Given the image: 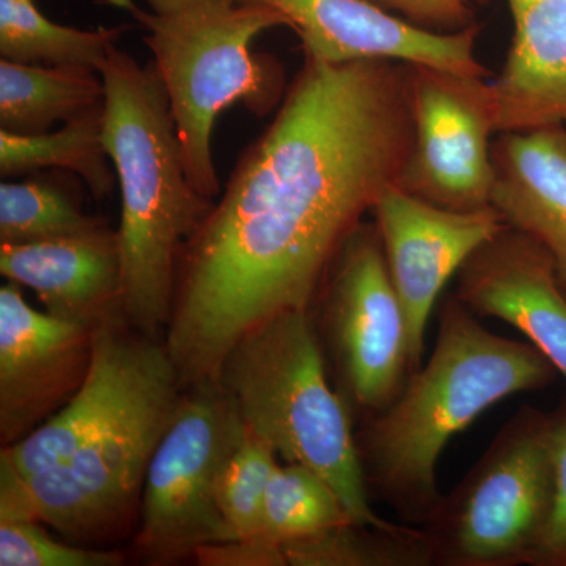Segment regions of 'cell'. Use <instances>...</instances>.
<instances>
[{"label": "cell", "mask_w": 566, "mask_h": 566, "mask_svg": "<svg viewBox=\"0 0 566 566\" xmlns=\"http://www.w3.org/2000/svg\"><path fill=\"white\" fill-rule=\"evenodd\" d=\"M412 140L409 63L305 57L182 251L164 345L185 389L218 378L253 327L311 311L342 245L400 181Z\"/></svg>", "instance_id": "cell-1"}, {"label": "cell", "mask_w": 566, "mask_h": 566, "mask_svg": "<svg viewBox=\"0 0 566 566\" xmlns=\"http://www.w3.org/2000/svg\"><path fill=\"white\" fill-rule=\"evenodd\" d=\"M554 375L534 345L491 333L455 294L447 297L431 356L356 433L368 493L405 523L423 526L442 499L438 464L453 436L499 401L546 387Z\"/></svg>", "instance_id": "cell-2"}, {"label": "cell", "mask_w": 566, "mask_h": 566, "mask_svg": "<svg viewBox=\"0 0 566 566\" xmlns=\"http://www.w3.org/2000/svg\"><path fill=\"white\" fill-rule=\"evenodd\" d=\"M104 144L120 186L122 314L158 337L172 314L186 244L210 214L186 172L169 98L153 63L114 46L102 69Z\"/></svg>", "instance_id": "cell-3"}, {"label": "cell", "mask_w": 566, "mask_h": 566, "mask_svg": "<svg viewBox=\"0 0 566 566\" xmlns=\"http://www.w3.org/2000/svg\"><path fill=\"white\" fill-rule=\"evenodd\" d=\"M102 0L147 31L144 43L166 88L186 172L208 199L221 193L212 132L223 111L243 104L256 117L285 98V71L273 55L256 54L253 40L289 28L283 14L234 0Z\"/></svg>", "instance_id": "cell-4"}, {"label": "cell", "mask_w": 566, "mask_h": 566, "mask_svg": "<svg viewBox=\"0 0 566 566\" xmlns=\"http://www.w3.org/2000/svg\"><path fill=\"white\" fill-rule=\"evenodd\" d=\"M245 427L286 463L318 472L337 491L354 523L389 526L370 504L354 416L331 386L311 311L283 312L253 327L218 375Z\"/></svg>", "instance_id": "cell-5"}, {"label": "cell", "mask_w": 566, "mask_h": 566, "mask_svg": "<svg viewBox=\"0 0 566 566\" xmlns=\"http://www.w3.org/2000/svg\"><path fill=\"white\" fill-rule=\"evenodd\" d=\"M182 394L170 365L61 464L28 476L0 472V520L35 521L76 543L125 535L139 515L148 464Z\"/></svg>", "instance_id": "cell-6"}, {"label": "cell", "mask_w": 566, "mask_h": 566, "mask_svg": "<svg viewBox=\"0 0 566 566\" xmlns=\"http://www.w3.org/2000/svg\"><path fill=\"white\" fill-rule=\"evenodd\" d=\"M549 416L521 406L449 495L427 534L438 566L531 565L553 499Z\"/></svg>", "instance_id": "cell-7"}, {"label": "cell", "mask_w": 566, "mask_h": 566, "mask_svg": "<svg viewBox=\"0 0 566 566\" xmlns=\"http://www.w3.org/2000/svg\"><path fill=\"white\" fill-rule=\"evenodd\" d=\"M244 430L218 379L186 387L145 475L134 539L142 558L175 564L197 547L237 538L219 509L218 485Z\"/></svg>", "instance_id": "cell-8"}, {"label": "cell", "mask_w": 566, "mask_h": 566, "mask_svg": "<svg viewBox=\"0 0 566 566\" xmlns=\"http://www.w3.org/2000/svg\"><path fill=\"white\" fill-rule=\"evenodd\" d=\"M311 308L338 394L363 420L385 411L411 375L408 326L376 223L342 245Z\"/></svg>", "instance_id": "cell-9"}, {"label": "cell", "mask_w": 566, "mask_h": 566, "mask_svg": "<svg viewBox=\"0 0 566 566\" xmlns=\"http://www.w3.org/2000/svg\"><path fill=\"white\" fill-rule=\"evenodd\" d=\"M415 140L398 188L453 211L491 207V136L497 134L491 82L412 65Z\"/></svg>", "instance_id": "cell-10"}, {"label": "cell", "mask_w": 566, "mask_h": 566, "mask_svg": "<svg viewBox=\"0 0 566 566\" xmlns=\"http://www.w3.org/2000/svg\"><path fill=\"white\" fill-rule=\"evenodd\" d=\"M95 327L36 311L21 285H2L0 446L28 438L80 390L91 370Z\"/></svg>", "instance_id": "cell-11"}, {"label": "cell", "mask_w": 566, "mask_h": 566, "mask_svg": "<svg viewBox=\"0 0 566 566\" xmlns=\"http://www.w3.org/2000/svg\"><path fill=\"white\" fill-rule=\"evenodd\" d=\"M390 281L406 316L411 374L423 364L428 323L442 290L505 222L493 207L453 211L387 189L375 205Z\"/></svg>", "instance_id": "cell-12"}, {"label": "cell", "mask_w": 566, "mask_h": 566, "mask_svg": "<svg viewBox=\"0 0 566 566\" xmlns=\"http://www.w3.org/2000/svg\"><path fill=\"white\" fill-rule=\"evenodd\" d=\"M170 365L164 342L134 329L122 314L102 319L84 385L28 438L0 449V472L28 476L61 464L102 433Z\"/></svg>", "instance_id": "cell-13"}, {"label": "cell", "mask_w": 566, "mask_h": 566, "mask_svg": "<svg viewBox=\"0 0 566 566\" xmlns=\"http://www.w3.org/2000/svg\"><path fill=\"white\" fill-rule=\"evenodd\" d=\"M270 7L300 36L305 57L327 63L398 61L486 77L476 59L480 25L458 32L417 28L370 0H234Z\"/></svg>", "instance_id": "cell-14"}, {"label": "cell", "mask_w": 566, "mask_h": 566, "mask_svg": "<svg viewBox=\"0 0 566 566\" xmlns=\"http://www.w3.org/2000/svg\"><path fill=\"white\" fill-rule=\"evenodd\" d=\"M455 296L472 314L526 335L566 379V290L553 256L531 237L505 223L458 271Z\"/></svg>", "instance_id": "cell-15"}, {"label": "cell", "mask_w": 566, "mask_h": 566, "mask_svg": "<svg viewBox=\"0 0 566 566\" xmlns=\"http://www.w3.org/2000/svg\"><path fill=\"white\" fill-rule=\"evenodd\" d=\"M0 273L33 290L48 314L91 324L122 314L120 245L107 223L73 237L0 244Z\"/></svg>", "instance_id": "cell-16"}, {"label": "cell", "mask_w": 566, "mask_h": 566, "mask_svg": "<svg viewBox=\"0 0 566 566\" xmlns=\"http://www.w3.org/2000/svg\"><path fill=\"white\" fill-rule=\"evenodd\" d=\"M491 207L551 256L566 285V129L564 123L499 133L491 144Z\"/></svg>", "instance_id": "cell-17"}, {"label": "cell", "mask_w": 566, "mask_h": 566, "mask_svg": "<svg viewBox=\"0 0 566 566\" xmlns=\"http://www.w3.org/2000/svg\"><path fill=\"white\" fill-rule=\"evenodd\" d=\"M512 46L491 82L499 133L566 122V0H506Z\"/></svg>", "instance_id": "cell-18"}, {"label": "cell", "mask_w": 566, "mask_h": 566, "mask_svg": "<svg viewBox=\"0 0 566 566\" xmlns=\"http://www.w3.org/2000/svg\"><path fill=\"white\" fill-rule=\"evenodd\" d=\"M104 104L98 71L0 61V129L41 134Z\"/></svg>", "instance_id": "cell-19"}, {"label": "cell", "mask_w": 566, "mask_h": 566, "mask_svg": "<svg viewBox=\"0 0 566 566\" xmlns=\"http://www.w3.org/2000/svg\"><path fill=\"white\" fill-rule=\"evenodd\" d=\"M63 169L80 177L96 200L114 192V166L104 144V104L63 123L55 132L14 134L0 129L2 178Z\"/></svg>", "instance_id": "cell-20"}, {"label": "cell", "mask_w": 566, "mask_h": 566, "mask_svg": "<svg viewBox=\"0 0 566 566\" xmlns=\"http://www.w3.org/2000/svg\"><path fill=\"white\" fill-rule=\"evenodd\" d=\"M128 24L84 29L59 24L35 0H0V57L28 65L81 66L98 71Z\"/></svg>", "instance_id": "cell-21"}, {"label": "cell", "mask_w": 566, "mask_h": 566, "mask_svg": "<svg viewBox=\"0 0 566 566\" xmlns=\"http://www.w3.org/2000/svg\"><path fill=\"white\" fill-rule=\"evenodd\" d=\"M290 566H434L420 526L345 523L283 543Z\"/></svg>", "instance_id": "cell-22"}, {"label": "cell", "mask_w": 566, "mask_h": 566, "mask_svg": "<svg viewBox=\"0 0 566 566\" xmlns=\"http://www.w3.org/2000/svg\"><path fill=\"white\" fill-rule=\"evenodd\" d=\"M352 521L340 495L318 472L300 463L277 464L264 499L263 534L283 545Z\"/></svg>", "instance_id": "cell-23"}, {"label": "cell", "mask_w": 566, "mask_h": 566, "mask_svg": "<svg viewBox=\"0 0 566 566\" xmlns=\"http://www.w3.org/2000/svg\"><path fill=\"white\" fill-rule=\"evenodd\" d=\"M106 226L82 210L61 186L51 181H2L0 244H25L88 233Z\"/></svg>", "instance_id": "cell-24"}, {"label": "cell", "mask_w": 566, "mask_h": 566, "mask_svg": "<svg viewBox=\"0 0 566 566\" xmlns=\"http://www.w3.org/2000/svg\"><path fill=\"white\" fill-rule=\"evenodd\" d=\"M277 453L245 427L221 472L218 504L237 538L263 534L264 499Z\"/></svg>", "instance_id": "cell-25"}, {"label": "cell", "mask_w": 566, "mask_h": 566, "mask_svg": "<svg viewBox=\"0 0 566 566\" xmlns=\"http://www.w3.org/2000/svg\"><path fill=\"white\" fill-rule=\"evenodd\" d=\"M125 556L52 538L43 524L0 520V566H118Z\"/></svg>", "instance_id": "cell-26"}, {"label": "cell", "mask_w": 566, "mask_h": 566, "mask_svg": "<svg viewBox=\"0 0 566 566\" xmlns=\"http://www.w3.org/2000/svg\"><path fill=\"white\" fill-rule=\"evenodd\" d=\"M553 499L545 532L531 565H566V406L549 416Z\"/></svg>", "instance_id": "cell-27"}, {"label": "cell", "mask_w": 566, "mask_h": 566, "mask_svg": "<svg viewBox=\"0 0 566 566\" xmlns=\"http://www.w3.org/2000/svg\"><path fill=\"white\" fill-rule=\"evenodd\" d=\"M401 20L431 32H458L475 24L474 3L483 0H370Z\"/></svg>", "instance_id": "cell-28"}, {"label": "cell", "mask_w": 566, "mask_h": 566, "mask_svg": "<svg viewBox=\"0 0 566 566\" xmlns=\"http://www.w3.org/2000/svg\"><path fill=\"white\" fill-rule=\"evenodd\" d=\"M193 560L200 566H286L281 543L266 534L197 547Z\"/></svg>", "instance_id": "cell-29"}, {"label": "cell", "mask_w": 566, "mask_h": 566, "mask_svg": "<svg viewBox=\"0 0 566 566\" xmlns=\"http://www.w3.org/2000/svg\"><path fill=\"white\" fill-rule=\"evenodd\" d=\"M565 290H566V285H565Z\"/></svg>", "instance_id": "cell-30"}]
</instances>
